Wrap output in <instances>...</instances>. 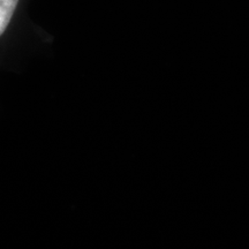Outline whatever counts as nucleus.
I'll use <instances>...</instances> for the list:
<instances>
[{
    "label": "nucleus",
    "instance_id": "f257e3e1",
    "mask_svg": "<svg viewBox=\"0 0 249 249\" xmlns=\"http://www.w3.org/2000/svg\"><path fill=\"white\" fill-rule=\"evenodd\" d=\"M18 0H0V36L11 21Z\"/></svg>",
    "mask_w": 249,
    "mask_h": 249
}]
</instances>
